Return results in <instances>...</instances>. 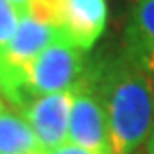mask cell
Returning <instances> with one entry per match:
<instances>
[{"label":"cell","instance_id":"cell-1","mask_svg":"<svg viewBox=\"0 0 154 154\" xmlns=\"http://www.w3.org/2000/svg\"><path fill=\"white\" fill-rule=\"evenodd\" d=\"M106 114L112 154H132L154 126V78L132 62L124 50L98 56L86 66Z\"/></svg>","mask_w":154,"mask_h":154},{"label":"cell","instance_id":"cell-2","mask_svg":"<svg viewBox=\"0 0 154 154\" xmlns=\"http://www.w3.org/2000/svg\"><path fill=\"white\" fill-rule=\"evenodd\" d=\"M84 70L86 64L82 50L76 48L64 36L54 40L26 68L20 82V96H18L16 110H22L24 104L36 96L72 90L82 78Z\"/></svg>","mask_w":154,"mask_h":154},{"label":"cell","instance_id":"cell-3","mask_svg":"<svg viewBox=\"0 0 154 154\" xmlns=\"http://www.w3.org/2000/svg\"><path fill=\"white\" fill-rule=\"evenodd\" d=\"M68 142L90 150L92 154H112L106 114L90 78L86 76V70L72 88Z\"/></svg>","mask_w":154,"mask_h":154},{"label":"cell","instance_id":"cell-4","mask_svg":"<svg viewBox=\"0 0 154 154\" xmlns=\"http://www.w3.org/2000/svg\"><path fill=\"white\" fill-rule=\"evenodd\" d=\"M70 108H72V90L36 96L22 106L20 114L32 128L44 152L68 142Z\"/></svg>","mask_w":154,"mask_h":154},{"label":"cell","instance_id":"cell-5","mask_svg":"<svg viewBox=\"0 0 154 154\" xmlns=\"http://www.w3.org/2000/svg\"><path fill=\"white\" fill-rule=\"evenodd\" d=\"M108 6L104 0H66L62 34L82 52L92 50L104 34Z\"/></svg>","mask_w":154,"mask_h":154},{"label":"cell","instance_id":"cell-6","mask_svg":"<svg viewBox=\"0 0 154 154\" xmlns=\"http://www.w3.org/2000/svg\"><path fill=\"white\" fill-rule=\"evenodd\" d=\"M122 50L154 78V0H138L130 10Z\"/></svg>","mask_w":154,"mask_h":154},{"label":"cell","instance_id":"cell-7","mask_svg":"<svg viewBox=\"0 0 154 154\" xmlns=\"http://www.w3.org/2000/svg\"><path fill=\"white\" fill-rule=\"evenodd\" d=\"M0 154H44L24 116L10 108L0 110Z\"/></svg>","mask_w":154,"mask_h":154},{"label":"cell","instance_id":"cell-8","mask_svg":"<svg viewBox=\"0 0 154 154\" xmlns=\"http://www.w3.org/2000/svg\"><path fill=\"white\" fill-rule=\"evenodd\" d=\"M64 6H66V0H30L26 14L38 22L50 24L62 30Z\"/></svg>","mask_w":154,"mask_h":154},{"label":"cell","instance_id":"cell-9","mask_svg":"<svg viewBox=\"0 0 154 154\" xmlns=\"http://www.w3.org/2000/svg\"><path fill=\"white\" fill-rule=\"evenodd\" d=\"M18 18L20 16L14 10V6L8 0H0V54L4 52V48L8 46L10 38L16 32Z\"/></svg>","mask_w":154,"mask_h":154},{"label":"cell","instance_id":"cell-10","mask_svg":"<svg viewBox=\"0 0 154 154\" xmlns=\"http://www.w3.org/2000/svg\"><path fill=\"white\" fill-rule=\"evenodd\" d=\"M44 154H92V152L86 150V148H80V146H76V144H72V142H64L62 146L52 148V150H48V152H44Z\"/></svg>","mask_w":154,"mask_h":154},{"label":"cell","instance_id":"cell-11","mask_svg":"<svg viewBox=\"0 0 154 154\" xmlns=\"http://www.w3.org/2000/svg\"><path fill=\"white\" fill-rule=\"evenodd\" d=\"M12 6H14V10L18 12V16H26V12H28V4L30 0H8Z\"/></svg>","mask_w":154,"mask_h":154},{"label":"cell","instance_id":"cell-12","mask_svg":"<svg viewBox=\"0 0 154 154\" xmlns=\"http://www.w3.org/2000/svg\"><path fill=\"white\" fill-rule=\"evenodd\" d=\"M146 154H154V126L150 130V136L146 140Z\"/></svg>","mask_w":154,"mask_h":154},{"label":"cell","instance_id":"cell-13","mask_svg":"<svg viewBox=\"0 0 154 154\" xmlns=\"http://www.w3.org/2000/svg\"><path fill=\"white\" fill-rule=\"evenodd\" d=\"M2 108H6V104H4V100H2V90H0V110Z\"/></svg>","mask_w":154,"mask_h":154}]
</instances>
